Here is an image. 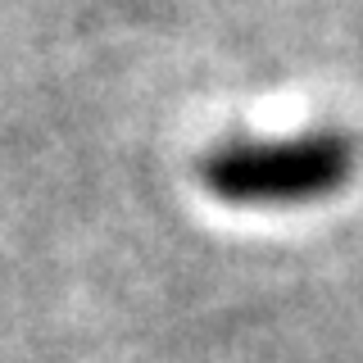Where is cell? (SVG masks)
Instances as JSON below:
<instances>
[{
  "label": "cell",
  "mask_w": 363,
  "mask_h": 363,
  "mask_svg": "<svg viewBox=\"0 0 363 363\" xmlns=\"http://www.w3.org/2000/svg\"><path fill=\"white\" fill-rule=\"evenodd\" d=\"M359 168V150L345 132H295V136H236L204 155L200 182L213 200L232 209H300L318 204Z\"/></svg>",
  "instance_id": "obj_1"
}]
</instances>
